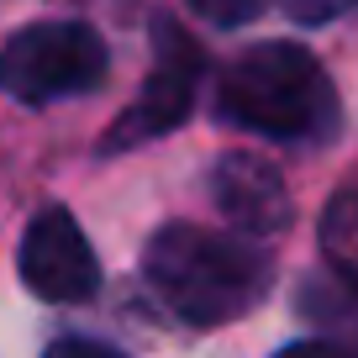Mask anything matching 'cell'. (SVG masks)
Listing matches in <instances>:
<instances>
[{"label": "cell", "instance_id": "2", "mask_svg": "<svg viewBox=\"0 0 358 358\" xmlns=\"http://www.w3.org/2000/svg\"><path fill=\"white\" fill-rule=\"evenodd\" d=\"M216 116L253 137L290 148L332 143L343 106L327 69L301 43H253L216 79Z\"/></svg>", "mask_w": 358, "mask_h": 358}, {"label": "cell", "instance_id": "3", "mask_svg": "<svg viewBox=\"0 0 358 358\" xmlns=\"http://www.w3.org/2000/svg\"><path fill=\"white\" fill-rule=\"evenodd\" d=\"M111 74L106 37L85 22H32L0 48V90L22 106H53L101 90Z\"/></svg>", "mask_w": 358, "mask_h": 358}, {"label": "cell", "instance_id": "1", "mask_svg": "<svg viewBox=\"0 0 358 358\" xmlns=\"http://www.w3.org/2000/svg\"><path fill=\"white\" fill-rule=\"evenodd\" d=\"M143 280L185 327H227L274 290V258L248 237L169 222L143 248Z\"/></svg>", "mask_w": 358, "mask_h": 358}, {"label": "cell", "instance_id": "4", "mask_svg": "<svg viewBox=\"0 0 358 358\" xmlns=\"http://www.w3.org/2000/svg\"><path fill=\"white\" fill-rule=\"evenodd\" d=\"M153 43H158L153 69H148L137 101L127 106V111L111 122V132L101 137V153H132V148L158 143V137H169L174 127L190 122L195 95H201L206 53L190 43V32L179 22H169V16L153 22Z\"/></svg>", "mask_w": 358, "mask_h": 358}, {"label": "cell", "instance_id": "5", "mask_svg": "<svg viewBox=\"0 0 358 358\" xmlns=\"http://www.w3.org/2000/svg\"><path fill=\"white\" fill-rule=\"evenodd\" d=\"M16 268H22V285L48 306H79L101 290L95 248H90V237L79 232V222L64 206H43L27 222Z\"/></svg>", "mask_w": 358, "mask_h": 358}, {"label": "cell", "instance_id": "7", "mask_svg": "<svg viewBox=\"0 0 358 358\" xmlns=\"http://www.w3.org/2000/svg\"><path fill=\"white\" fill-rule=\"evenodd\" d=\"M316 243H322L337 280L358 290V174H348L332 190V201L322 211V227H316Z\"/></svg>", "mask_w": 358, "mask_h": 358}, {"label": "cell", "instance_id": "11", "mask_svg": "<svg viewBox=\"0 0 358 358\" xmlns=\"http://www.w3.org/2000/svg\"><path fill=\"white\" fill-rule=\"evenodd\" d=\"M43 358H127V353H116L111 343H95V337H53Z\"/></svg>", "mask_w": 358, "mask_h": 358}, {"label": "cell", "instance_id": "10", "mask_svg": "<svg viewBox=\"0 0 358 358\" xmlns=\"http://www.w3.org/2000/svg\"><path fill=\"white\" fill-rule=\"evenodd\" d=\"M274 358H358V343H348V337H306V343L280 348Z\"/></svg>", "mask_w": 358, "mask_h": 358}, {"label": "cell", "instance_id": "9", "mask_svg": "<svg viewBox=\"0 0 358 358\" xmlns=\"http://www.w3.org/2000/svg\"><path fill=\"white\" fill-rule=\"evenodd\" d=\"M285 11L301 27H327V22H337V16L358 11V0H285Z\"/></svg>", "mask_w": 358, "mask_h": 358}, {"label": "cell", "instance_id": "8", "mask_svg": "<svg viewBox=\"0 0 358 358\" xmlns=\"http://www.w3.org/2000/svg\"><path fill=\"white\" fill-rule=\"evenodd\" d=\"M201 22H211V27H222V32H237V27H248V22H258V16L274 6V0H185Z\"/></svg>", "mask_w": 358, "mask_h": 358}, {"label": "cell", "instance_id": "6", "mask_svg": "<svg viewBox=\"0 0 358 358\" xmlns=\"http://www.w3.org/2000/svg\"><path fill=\"white\" fill-rule=\"evenodd\" d=\"M206 190H211V206L243 237H280L285 227H290V216H295V201H290L285 174L268 164V158L243 153V148L211 158Z\"/></svg>", "mask_w": 358, "mask_h": 358}]
</instances>
